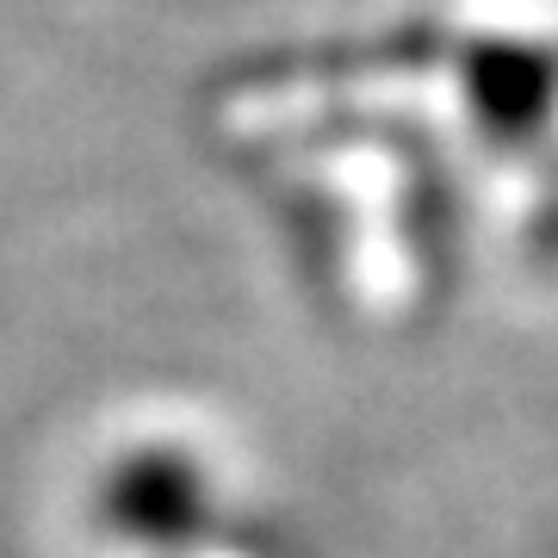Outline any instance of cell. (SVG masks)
Instances as JSON below:
<instances>
[{
    "label": "cell",
    "instance_id": "cell-2",
    "mask_svg": "<svg viewBox=\"0 0 558 558\" xmlns=\"http://www.w3.org/2000/svg\"><path fill=\"white\" fill-rule=\"evenodd\" d=\"M546 236H558V193H553V218H546Z\"/></svg>",
    "mask_w": 558,
    "mask_h": 558
},
{
    "label": "cell",
    "instance_id": "cell-1",
    "mask_svg": "<svg viewBox=\"0 0 558 558\" xmlns=\"http://www.w3.org/2000/svg\"><path fill=\"white\" fill-rule=\"evenodd\" d=\"M465 100L490 137H539L558 112V57L539 44H465L459 57Z\"/></svg>",
    "mask_w": 558,
    "mask_h": 558
}]
</instances>
